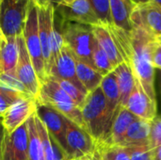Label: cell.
I'll return each instance as SVG.
<instances>
[{"instance_id":"1","label":"cell","mask_w":161,"mask_h":160,"mask_svg":"<svg viewBox=\"0 0 161 160\" xmlns=\"http://www.w3.org/2000/svg\"><path fill=\"white\" fill-rule=\"evenodd\" d=\"M107 26L115 39L124 61L130 66L135 80L142 86L143 91L157 103L156 69L151 61V47L157 38L139 27H134L131 32H125L113 25Z\"/></svg>"},{"instance_id":"2","label":"cell","mask_w":161,"mask_h":160,"mask_svg":"<svg viewBox=\"0 0 161 160\" xmlns=\"http://www.w3.org/2000/svg\"><path fill=\"white\" fill-rule=\"evenodd\" d=\"M80 108L87 132L97 144L107 142L111 129V122L107 102L100 87L87 94Z\"/></svg>"},{"instance_id":"3","label":"cell","mask_w":161,"mask_h":160,"mask_svg":"<svg viewBox=\"0 0 161 160\" xmlns=\"http://www.w3.org/2000/svg\"><path fill=\"white\" fill-rule=\"evenodd\" d=\"M54 19L58 25L65 45L72 51L75 58L94 68L92 59V51L95 39L92 25L62 21L55 14V11Z\"/></svg>"},{"instance_id":"4","label":"cell","mask_w":161,"mask_h":160,"mask_svg":"<svg viewBox=\"0 0 161 160\" xmlns=\"http://www.w3.org/2000/svg\"><path fill=\"white\" fill-rule=\"evenodd\" d=\"M37 103L53 108L64 117L86 130L81 108L75 105V103L51 76H48L41 84Z\"/></svg>"},{"instance_id":"5","label":"cell","mask_w":161,"mask_h":160,"mask_svg":"<svg viewBox=\"0 0 161 160\" xmlns=\"http://www.w3.org/2000/svg\"><path fill=\"white\" fill-rule=\"evenodd\" d=\"M23 37L35 72L40 80V83L42 84L48 77V75L45 72L44 60L39 36L38 7L32 0H30L29 2L25 28L23 31Z\"/></svg>"},{"instance_id":"6","label":"cell","mask_w":161,"mask_h":160,"mask_svg":"<svg viewBox=\"0 0 161 160\" xmlns=\"http://www.w3.org/2000/svg\"><path fill=\"white\" fill-rule=\"evenodd\" d=\"M30 0H1L0 25L5 37L23 34Z\"/></svg>"},{"instance_id":"7","label":"cell","mask_w":161,"mask_h":160,"mask_svg":"<svg viewBox=\"0 0 161 160\" xmlns=\"http://www.w3.org/2000/svg\"><path fill=\"white\" fill-rule=\"evenodd\" d=\"M66 154L70 158L92 156L97 148L92 137L83 128L66 118Z\"/></svg>"},{"instance_id":"8","label":"cell","mask_w":161,"mask_h":160,"mask_svg":"<svg viewBox=\"0 0 161 160\" xmlns=\"http://www.w3.org/2000/svg\"><path fill=\"white\" fill-rule=\"evenodd\" d=\"M134 27H139L155 38L161 37V8L152 1L136 5L131 13Z\"/></svg>"},{"instance_id":"9","label":"cell","mask_w":161,"mask_h":160,"mask_svg":"<svg viewBox=\"0 0 161 160\" xmlns=\"http://www.w3.org/2000/svg\"><path fill=\"white\" fill-rule=\"evenodd\" d=\"M16 40H17L18 52H19L17 70H16L17 77L25 87L27 91L37 100L41 89L40 80L37 76L31 58L26 50L23 34L16 37Z\"/></svg>"},{"instance_id":"10","label":"cell","mask_w":161,"mask_h":160,"mask_svg":"<svg viewBox=\"0 0 161 160\" xmlns=\"http://www.w3.org/2000/svg\"><path fill=\"white\" fill-rule=\"evenodd\" d=\"M54 11L62 21L88 25H101L88 0H75L69 5L60 4L54 7Z\"/></svg>"},{"instance_id":"11","label":"cell","mask_w":161,"mask_h":160,"mask_svg":"<svg viewBox=\"0 0 161 160\" xmlns=\"http://www.w3.org/2000/svg\"><path fill=\"white\" fill-rule=\"evenodd\" d=\"M37 110V100L33 97L23 98L14 103L1 117L7 134H11L25 124Z\"/></svg>"},{"instance_id":"12","label":"cell","mask_w":161,"mask_h":160,"mask_svg":"<svg viewBox=\"0 0 161 160\" xmlns=\"http://www.w3.org/2000/svg\"><path fill=\"white\" fill-rule=\"evenodd\" d=\"M36 114L46 127L48 133L66 152V117L53 108L38 103Z\"/></svg>"},{"instance_id":"13","label":"cell","mask_w":161,"mask_h":160,"mask_svg":"<svg viewBox=\"0 0 161 160\" xmlns=\"http://www.w3.org/2000/svg\"><path fill=\"white\" fill-rule=\"evenodd\" d=\"M49 76L70 81L87 93L76 75V58L65 44L53 62L49 72Z\"/></svg>"},{"instance_id":"14","label":"cell","mask_w":161,"mask_h":160,"mask_svg":"<svg viewBox=\"0 0 161 160\" xmlns=\"http://www.w3.org/2000/svg\"><path fill=\"white\" fill-rule=\"evenodd\" d=\"M38 21L39 36L44 60L45 72L49 76L51 67V41L54 23V6L49 5L46 8H38Z\"/></svg>"},{"instance_id":"15","label":"cell","mask_w":161,"mask_h":160,"mask_svg":"<svg viewBox=\"0 0 161 160\" xmlns=\"http://www.w3.org/2000/svg\"><path fill=\"white\" fill-rule=\"evenodd\" d=\"M3 160H29L28 131L26 122L11 134L6 133Z\"/></svg>"},{"instance_id":"16","label":"cell","mask_w":161,"mask_h":160,"mask_svg":"<svg viewBox=\"0 0 161 160\" xmlns=\"http://www.w3.org/2000/svg\"><path fill=\"white\" fill-rule=\"evenodd\" d=\"M125 108L141 120L151 122L158 115V107L135 80V87L127 100Z\"/></svg>"},{"instance_id":"17","label":"cell","mask_w":161,"mask_h":160,"mask_svg":"<svg viewBox=\"0 0 161 160\" xmlns=\"http://www.w3.org/2000/svg\"><path fill=\"white\" fill-rule=\"evenodd\" d=\"M92 31L95 40L108 55L113 67L115 68L124 62V58L119 51L115 39L109 28L104 25H92Z\"/></svg>"},{"instance_id":"18","label":"cell","mask_w":161,"mask_h":160,"mask_svg":"<svg viewBox=\"0 0 161 160\" xmlns=\"http://www.w3.org/2000/svg\"><path fill=\"white\" fill-rule=\"evenodd\" d=\"M36 127L40 136L42 146V153L44 160H68L69 157L63 148L57 142V141L48 133L44 124L35 114Z\"/></svg>"},{"instance_id":"19","label":"cell","mask_w":161,"mask_h":160,"mask_svg":"<svg viewBox=\"0 0 161 160\" xmlns=\"http://www.w3.org/2000/svg\"><path fill=\"white\" fill-rule=\"evenodd\" d=\"M109 3L113 25L125 32H131L134 29L131 13L136 5L131 0H109Z\"/></svg>"},{"instance_id":"20","label":"cell","mask_w":161,"mask_h":160,"mask_svg":"<svg viewBox=\"0 0 161 160\" xmlns=\"http://www.w3.org/2000/svg\"><path fill=\"white\" fill-rule=\"evenodd\" d=\"M150 128L151 122L138 119L129 126L120 146H150Z\"/></svg>"},{"instance_id":"21","label":"cell","mask_w":161,"mask_h":160,"mask_svg":"<svg viewBox=\"0 0 161 160\" xmlns=\"http://www.w3.org/2000/svg\"><path fill=\"white\" fill-rule=\"evenodd\" d=\"M139 118L131 113L126 108H120L113 124L111 125L109 137L107 141L108 144L121 145L129 126Z\"/></svg>"},{"instance_id":"22","label":"cell","mask_w":161,"mask_h":160,"mask_svg":"<svg viewBox=\"0 0 161 160\" xmlns=\"http://www.w3.org/2000/svg\"><path fill=\"white\" fill-rule=\"evenodd\" d=\"M18 44L16 37H6L0 45V73L16 75L18 63Z\"/></svg>"},{"instance_id":"23","label":"cell","mask_w":161,"mask_h":160,"mask_svg":"<svg viewBox=\"0 0 161 160\" xmlns=\"http://www.w3.org/2000/svg\"><path fill=\"white\" fill-rule=\"evenodd\" d=\"M100 88L104 93L107 102L109 119L112 125L113 121L120 109V92L118 89L117 79L113 72L109 73L108 74L103 77Z\"/></svg>"},{"instance_id":"24","label":"cell","mask_w":161,"mask_h":160,"mask_svg":"<svg viewBox=\"0 0 161 160\" xmlns=\"http://www.w3.org/2000/svg\"><path fill=\"white\" fill-rule=\"evenodd\" d=\"M116 76L120 92V108H125L127 100L135 87V77L130 66L126 62H122L112 71Z\"/></svg>"},{"instance_id":"25","label":"cell","mask_w":161,"mask_h":160,"mask_svg":"<svg viewBox=\"0 0 161 160\" xmlns=\"http://www.w3.org/2000/svg\"><path fill=\"white\" fill-rule=\"evenodd\" d=\"M76 75L81 85L90 93L100 87L104 75L92 66L76 59Z\"/></svg>"},{"instance_id":"26","label":"cell","mask_w":161,"mask_h":160,"mask_svg":"<svg viewBox=\"0 0 161 160\" xmlns=\"http://www.w3.org/2000/svg\"><path fill=\"white\" fill-rule=\"evenodd\" d=\"M35 114H33L26 121L27 131H28V159L44 160L42 142L36 127Z\"/></svg>"},{"instance_id":"27","label":"cell","mask_w":161,"mask_h":160,"mask_svg":"<svg viewBox=\"0 0 161 160\" xmlns=\"http://www.w3.org/2000/svg\"><path fill=\"white\" fill-rule=\"evenodd\" d=\"M92 59L94 66V69L97 70L104 76L108 74L114 70L113 65L111 64L108 55L99 45L97 41L94 39L92 51Z\"/></svg>"},{"instance_id":"28","label":"cell","mask_w":161,"mask_h":160,"mask_svg":"<svg viewBox=\"0 0 161 160\" xmlns=\"http://www.w3.org/2000/svg\"><path fill=\"white\" fill-rule=\"evenodd\" d=\"M102 160H131L125 147L108 143L97 144Z\"/></svg>"},{"instance_id":"29","label":"cell","mask_w":161,"mask_h":160,"mask_svg":"<svg viewBox=\"0 0 161 160\" xmlns=\"http://www.w3.org/2000/svg\"><path fill=\"white\" fill-rule=\"evenodd\" d=\"M26 97H32V96L8 89V88L0 87V117H2L4 113L14 103Z\"/></svg>"},{"instance_id":"30","label":"cell","mask_w":161,"mask_h":160,"mask_svg":"<svg viewBox=\"0 0 161 160\" xmlns=\"http://www.w3.org/2000/svg\"><path fill=\"white\" fill-rule=\"evenodd\" d=\"M88 1L101 25H113L111 19L109 0H88Z\"/></svg>"},{"instance_id":"31","label":"cell","mask_w":161,"mask_h":160,"mask_svg":"<svg viewBox=\"0 0 161 160\" xmlns=\"http://www.w3.org/2000/svg\"><path fill=\"white\" fill-rule=\"evenodd\" d=\"M52 78L67 93V95L75 103V105L78 106L79 108H81V106L83 105V103H84V101H85V99L87 97V93L84 92L82 90H80L78 87H76L75 85H74L70 81L60 79V78H56V77H52Z\"/></svg>"},{"instance_id":"32","label":"cell","mask_w":161,"mask_h":160,"mask_svg":"<svg viewBox=\"0 0 161 160\" xmlns=\"http://www.w3.org/2000/svg\"><path fill=\"white\" fill-rule=\"evenodd\" d=\"M0 87L8 88V89L32 96L16 75H11L6 73H0Z\"/></svg>"},{"instance_id":"33","label":"cell","mask_w":161,"mask_h":160,"mask_svg":"<svg viewBox=\"0 0 161 160\" xmlns=\"http://www.w3.org/2000/svg\"><path fill=\"white\" fill-rule=\"evenodd\" d=\"M159 146H161V116L157 115V117L151 121L150 147L153 150Z\"/></svg>"},{"instance_id":"34","label":"cell","mask_w":161,"mask_h":160,"mask_svg":"<svg viewBox=\"0 0 161 160\" xmlns=\"http://www.w3.org/2000/svg\"><path fill=\"white\" fill-rule=\"evenodd\" d=\"M131 160H153V150L150 146L126 148Z\"/></svg>"},{"instance_id":"35","label":"cell","mask_w":161,"mask_h":160,"mask_svg":"<svg viewBox=\"0 0 161 160\" xmlns=\"http://www.w3.org/2000/svg\"><path fill=\"white\" fill-rule=\"evenodd\" d=\"M151 61L155 69L161 71V42L156 39L151 47Z\"/></svg>"},{"instance_id":"36","label":"cell","mask_w":161,"mask_h":160,"mask_svg":"<svg viewBox=\"0 0 161 160\" xmlns=\"http://www.w3.org/2000/svg\"><path fill=\"white\" fill-rule=\"evenodd\" d=\"M6 136V130L4 128L2 118L0 117V160H3V154H4V141Z\"/></svg>"},{"instance_id":"37","label":"cell","mask_w":161,"mask_h":160,"mask_svg":"<svg viewBox=\"0 0 161 160\" xmlns=\"http://www.w3.org/2000/svg\"><path fill=\"white\" fill-rule=\"evenodd\" d=\"M38 8H46L49 5H51L48 0H32Z\"/></svg>"},{"instance_id":"38","label":"cell","mask_w":161,"mask_h":160,"mask_svg":"<svg viewBox=\"0 0 161 160\" xmlns=\"http://www.w3.org/2000/svg\"><path fill=\"white\" fill-rule=\"evenodd\" d=\"M153 160H161V146L153 149Z\"/></svg>"},{"instance_id":"39","label":"cell","mask_w":161,"mask_h":160,"mask_svg":"<svg viewBox=\"0 0 161 160\" xmlns=\"http://www.w3.org/2000/svg\"><path fill=\"white\" fill-rule=\"evenodd\" d=\"M68 160H92V156H87V157H76V158H70Z\"/></svg>"},{"instance_id":"40","label":"cell","mask_w":161,"mask_h":160,"mask_svg":"<svg viewBox=\"0 0 161 160\" xmlns=\"http://www.w3.org/2000/svg\"><path fill=\"white\" fill-rule=\"evenodd\" d=\"M158 89L161 94V71H158Z\"/></svg>"},{"instance_id":"41","label":"cell","mask_w":161,"mask_h":160,"mask_svg":"<svg viewBox=\"0 0 161 160\" xmlns=\"http://www.w3.org/2000/svg\"><path fill=\"white\" fill-rule=\"evenodd\" d=\"M5 40H6V37H5V35H4V33H3V31H2V28H1V25H0V45H1V43H2Z\"/></svg>"},{"instance_id":"42","label":"cell","mask_w":161,"mask_h":160,"mask_svg":"<svg viewBox=\"0 0 161 160\" xmlns=\"http://www.w3.org/2000/svg\"><path fill=\"white\" fill-rule=\"evenodd\" d=\"M135 5H139V4H142V3H146L150 0H131Z\"/></svg>"},{"instance_id":"43","label":"cell","mask_w":161,"mask_h":160,"mask_svg":"<svg viewBox=\"0 0 161 160\" xmlns=\"http://www.w3.org/2000/svg\"><path fill=\"white\" fill-rule=\"evenodd\" d=\"M75 0H62V4H66V5H69L73 2H75Z\"/></svg>"},{"instance_id":"44","label":"cell","mask_w":161,"mask_h":160,"mask_svg":"<svg viewBox=\"0 0 161 160\" xmlns=\"http://www.w3.org/2000/svg\"><path fill=\"white\" fill-rule=\"evenodd\" d=\"M150 1L154 2L155 4H157L158 6H159V7L161 8V0H150Z\"/></svg>"},{"instance_id":"45","label":"cell","mask_w":161,"mask_h":160,"mask_svg":"<svg viewBox=\"0 0 161 160\" xmlns=\"http://www.w3.org/2000/svg\"><path fill=\"white\" fill-rule=\"evenodd\" d=\"M158 41H159L161 42V37H160V38H158Z\"/></svg>"},{"instance_id":"46","label":"cell","mask_w":161,"mask_h":160,"mask_svg":"<svg viewBox=\"0 0 161 160\" xmlns=\"http://www.w3.org/2000/svg\"><path fill=\"white\" fill-rule=\"evenodd\" d=\"M0 3H1V0H0Z\"/></svg>"}]
</instances>
